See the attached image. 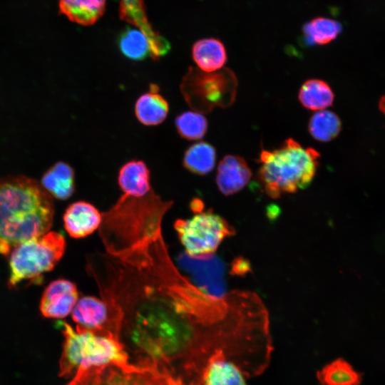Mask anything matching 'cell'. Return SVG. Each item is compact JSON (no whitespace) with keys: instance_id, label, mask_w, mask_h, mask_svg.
<instances>
[{"instance_id":"obj_25","label":"cell","mask_w":385,"mask_h":385,"mask_svg":"<svg viewBox=\"0 0 385 385\" xmlns=\"http://www.w3.org/2000/svg\"><path fill=\"white\" fill-rule=\"evenodd\" d=\"M342 129V123L334 113L322 110L316 112L310 118L308 130L317 140L328 142L335 138Z\"/></svg>"},{"instance_id":"obj_11","label":"cell","mask_w":385,"mask_h":385,"mask_svg":"<svg viewBox=\"0 0 385 385\" xmlns=\"http://www.w3.org/2000/svg\"><path fill=\"white\" fill-rule=\"evenodd\" d=\"M120 18L136 26L149 39L151 57L158 60L170 50L168 40L155 31L149 23L143 0H120L119 6Z\"/></svg>"},{"instance_id":"obj_1","label":"cell","mask_w":385,"mask_h":385,"mask_svg":"<svg viewBox=\"0 0 385 385\" xmlns=\"http://www.w3.org/2000/svg\"><path fill=\"white\" fill-rule=\"evenodd\" d=\"M113 301L129 363L155 368L183 385H202L210 361L220 352L242 371L258 356L253 312L225 295L180 284L165 295Z\"/></svg>"},{"instance_id":"obj_23","label":"cell","mask_w":385,"mask_h":385,"mask_svg":"<svg viewBox=\"0 0 385 385\" xmlns=\"http://www.w3.org/2000/svg\"><path fill=\"white\" fill-rule=\"evenodd\" d=\"M117 44L120 53L128 59L143 61L151 56L149 39L139 29L130 26L124 29L118 36Z\"/></svg>"},{"instance_id":"obj_13","label":"cell","mask_w":385,"mask_h":385,"mask_svg":"<svg viewBox=\"0 0 385 385\" xmlns=\"http://www.w3.org/2000/svg\"><path fill=\"white\" fill-rule=\"evenodd\" d=\"M252 172L240 156L227 155L219 163L216 184L225 195H231L243 189L250 182Z\"/></svg>"},{"instance_id":"obj_12","label":"cell","mask_w":385,"mask_h":385,"mask_svg":"<svg viewBox=\"0 0 385 385\" xmlns=\"http://www.w3.org/2000/svg\"><path fill=\"white\" fill-rule=\"evenodd\" d=\"M64 228L70 237L83 238L100 226L102 217L98 210L86 201H77L66 208L63 217Z\"/></svg>"},{"instance_id":"obj_4","label":"cell","mask_w":385,"mask_h":385,"mask_svg":"<svg viewBox=\"0 0 385 385\" xmlns=\"http://www.w3.org/2000/svg\"><path fill=\"white\" fill-rule=\"evenodd\" d=\"M61 327L64 342L59 361L60 376H73L79 367L129 362L123 344L113 332L79 325L74 329L66 322H61Z\"/></svg>"},{"instance_id":"obj_8","label":"cell","mask_w":385,"mask_h":385,"mask_svg":"<svg viewBox=\"0 0 385 385\" xmlns=\"http://www.w3.org/2000/svg\"><path fill=\"white\" fill-rule=\"evenodd\" d=\"M66 385H183L150 366L127 363L79 367Z\"/></svg>"},{"instance_id":"obj_26","label":"cell","mask_w":385,"mask_h":385,"mask_svg":"<svg viewBox=\"0 0 385 385\" xmlns=\"http://www.w3.org/2000/svg\"><path fill=\"white\" fill-rule=\"evenodd\" d=\"M175 124L180 137L189 140L201 139L207 129V119L197 112L185 111L179 114Z\"/></svg>"},{"instance_id":"obj_27","label":"cell","mask_w":385,"mask_h":385,"mask_svg":"<svg viewBox=\"0 0 385 385\" xmlns=\"http://www.w3.org/2000/svg\"><path fill=\"white\" fill-rule=\"evenodd\" d=\"M379 107L380 111L385 114V95L383 96L379 101Z\"/></svg>"},{"instance_id":"obj_7","label":"cell","mask_w":385,"mask_h":385,"mask_svg":"<svg viewBox=\"0 0 385 385\" xmlns=\"http://www.w3.org/2000/svg\"><path fill=\"white\" fill-rule=\"evenodd\" d=\"M237 81L228 68L216 73L190 67L180 90L188 105L197 113H208L215 107H227L233 102Z\"/></svg>"},{"instance_id":"obj_9","label":"cell","mask_w":385,"mask_h":385,"mask_svg":"<svg viewBox=\"0 0 385 385\" xmlns=\"http://www.w3.org/2000/svg\"><path fill=\"white\" fill-rule=\"evenodd\" d=\"M78 325L89 329L108 330L118 337V324L108 303L93 296L78 299L71 312Z\"/></svg>"},{"instance_id":"obj_19","label":"cell","mask_w":385,"mask_h":385,"mask_svg":"<svg viewBox=\"0 0 385 385\" xmlns=\"http://www.w3.org/2000/svg\"><path fill=\"white\" fill-rule=\"evenodd\" d=\"M106 3V0H58L61 13L83 26L95 24L103 16Z\"/></svg>"},{"instance_id":"obj_2","label":"cell","mask_w":385,"mask_h":385,"mask_svg":"<svg viewBox=\"0 0 385 385\" xmlns=\"http://www.w3.org/2000/svg\"><path fill=\"white\" fill-rule=\"evenodd\" d=\"M53 197L40 182L25 175L0 178V254L50 231Z\"/></svg>"},{"instance_id":"obj_18","label":"cell","mask_w":385,"mask_h":385,"mask_svg":"<svg viewBox=\"0 0 385 385\" xmlns=\"http://www.w3.org/2000/svg\"><path fill=\"white\" fill-rule=\"evenodd\" d=\"M241 369L220 352L210 361L202 385H247Z\"/></svg>"},{"instance_id":"obj_16","label":"cell","mask_w":385,"mask_h":385,"mask_svg":"<svg viewBox=\"0 0 385 385\" xmlns=\"http://www.w3.org/2000/svg\"><path fill=\"white\" fill-rule=\"evenodd\" d=\"M159 91V86L151 83L149 91L141 95L136 101L135 113L138 120L143 125H158L163 123L168 115V103Z\"/></svg>"},{"instance_id":"obj_22","label":"cell","mask_w":385,"mask_h":385,"mask_svg":"<svg viewBox=\"0 0 385 385\" xmlns=\"http://www.w3.org/2000/svg\"><path fill=\"white\" fill-rule=\"evenodd\" d=\"M216 162V151L210 143L197 142L185 152L183 164L185 169L193 174L205 175L210 173Z\"/></svg>"},{"instance_id":"obj_17","label":"cell","mask_w":385,"mask_h":385,"mask_svg":"<svg viewBox=\"0 0 385 385\" xmlns=\"http://www.w3.org/2000/svg\"><path fill=\"white\" fill-rule=\"evenodd\" d=\"M192 57L200 70L212 73L220 70L227 61L223 43L216 38H205L194 43Z\"/></svg>"},{"instance_id":"obj_21","label":"cell","mask_w":385,"mask_h":385,"mask_svg":"<svg viewBox=\"0 0 385 385\" xmlns=\"http://www.w3.org/2000/svg\"><path fill=\"white\" fill-rule=\"evenodd\" d=\"M342 29V24L336 20L315 17L302 26L304 41L309 46L325 45L334 40Z\"/></svg>"},{"instance_id":"obj_15","label":"cell","mask_w":385,"mask_h":385,"mask_svg":"<svg viewBox=\"0 0 385 385\" xmlns=\"http://www.w3.org/2000/svg\"><path fill=\"white\" fill-rule=\"evenodd\" d=\"M40 183L53 198L66 200L75 191L74 170L65 162H56L43 174Z\"/></svg>"},{"instance_id":"obj_14","label":"cell","mask_w":385,"mask_h":385,"mask_svg":"<svg viewBox=\"0 0 385 385\" xmlns=\"http://www.w3.org/2000/svg\"><path fill=\"white\" fill-rule=\"evenodd\" d=\"M150 177V170L143 160H131L120 168L118 183L125 195L140 198L151 192Z\"/></svg>"},{"instance_id":"obj_5","label":"cell","mask_w":385,"mask_h":385,"mask_svg":"<svg viewBox=\"0 0 385 385\" xmlns=\"http://www.w3.org/2000/svg\"><path fill=\"white\" fill-rule=\"evenodd\" d=\"M66 243L59 232L48 231L16 246L9 253L8 287L16 288L22 282H40L62 258Z\"/></svg>"},{"instance_id":"obj_24","label":"cell","mask_w":385,"mask_h":385,"mask_svg":"<svg viewBox=\"0 0 385 385\" xmlns=\"http://www.w3.org/2000/svg\"><path fill=\"white\" fill-rule=\"evenodd\" d=\"M322 385H360L361 374L342 358L327 364L317 372Z\"/></svg>"},{"instance_id":"obj_10","label":"cell","mask_w":385,"mask_h":385,"mask_svg":"<svg viewBox=\"0 0 385 385\" xmlns=\"http://www.w3.org/2000/svg\"><path fill=\"white\" fill-rule=\"evenodd\" d=\"M78 299L76 285L68 279H58L43 290L39 309L45 317L61 319L72 312Z\"/></svg>"},{"instance_id":"obj_6","label":"cell","mask_w":385,"mask_h":385,"mask_svg":"<svg viewBox=\"0 0 385 385\" xmlns=\"http://www.w3.org/2000/svg\"><path fill=\"white\" fill-rule=\"evenodd\" d=\"M189 219H178L174 223L179 240L186 254L194 259L210 258L221 242L235 234V229L212 210H195Z\"/></svg>"},{"instance_id":"obj_3","label":"cell","mask_w":385,"mask_h":385,"mask_svg":"<svg viewBox=\"0 0 385 385\" xmlns=\"http://www.w3.org/2000/svg\"><path fill=\"white\" fill-rule=\"evenodd\" d=\"M319 156L315 149L304 148L292 138L273 150H262L258 177L267 195L276 199L308 187L316 174Z\"/></svg>"},{"instance_id":"obj_20","label":"cell","mask_w":385,"mask_h":385,"mask_svg":"<svg viewBox=\"0 0 385 385\" xmlns=\"http://www.w3.org/2000/svg\"><path fill=\"white\" fill-rule=\"evenodd\" d=\"M301 104L312 111H322L331 106L334 93L330 86L320 79H309L301 86L299 95Z\"/></svg>"}]
</instances>
